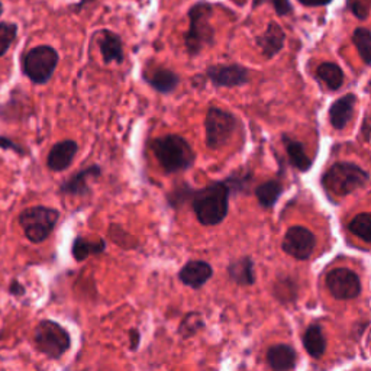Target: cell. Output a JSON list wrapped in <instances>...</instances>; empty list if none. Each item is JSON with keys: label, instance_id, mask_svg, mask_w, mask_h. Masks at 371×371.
<instances>
[{"label": "cell", "instance_id": "obj_1", "mask_svg": "<svg viewBox=\"0 0 371 371\" xmlns=\"http://www.w3.org/2000/svg\"><path fill=\"white\" fill-rule=\"evenodd\" d=\"M231 189L227 182H213L202 189H193L191 209L203 227H215L228 215Z\"/></svg>", "mask_w": 371, "mask_h": 371}, {"label": "cell", "instance_id": "obj_2", "mask_svg": "<svg viewBox=\"0 0 371 371\" xmlns=\"http://www.w3.org/2000/svg\"><path fill=\"white\" fill-rule=\"evenodd\" d=\"M156 160L167 175H177L193 167L196 154L191 145L179 134H167L151 142Z\"/></svg>", "mask_w": 371, "mask_h": 371}, {"label": "cell", "instance_id": "obj_3", "mask_svg": "<svg viewBox=\"0 0 371 371\" xmlns=\"http://www.w3.org/2000/svg\"><path fill=\"white\" fill-rule=\"evenodd\" d=\"M213 6L208 2L194 4L189 12V30L184 35V45L189 56H199L205 48L213 45L215 30L210 25Z\"/></svg>", "mask_w": 371, "mask_h": 371}, {"label": "cell", "instance_id": "obj_4", "mask_svg": "<svg viewBox=\"0 0 371 371\" xmlns=\"http://www.w3.org/2000/svg\"><path fill=\"white\" fill-rule=\"evenodd\" d=\"M368 172H365L360 165L341 161L334 164L322 177V186L328 193L344 197L353 191L364 187L368 183Z\"/></svg>", "mask_w": 371, "mask_h": 371}, {"label": "cell", "instance_id": "obj_5", "mask_svg": "<svg viewBox=\"0 0 371 371\" xmlns=\"http://www.w3.org/2000/svg\"><path fill=\"white\" fill-rule=\"evenodd\" d=\"M60 220V212L48 206H31L18 216V224L32 244H41L51 235Z\"/></svg>", "mask_w": 371, "mask_h": 371}, {"label": "cell", "instance_id": "obj_6", "mask_svg": "<svg viewBox=\"0 0 371 371\" xmlns=\"http://www.w3.org/2000/svg\"><path fill=\"white\" fill-rule=\"evenodd\" d=\"M34 344L46 358L60 360L71 347V337L56 320L42 319L34 329Z\"/></svg>", "mask_w": 371, "mask_h": 371}, {"label": "cell", "instance_id": "obj_7", "mask_svg": "<svg viewBox=\"0 0 371 371\" xmlns=\"http://www.w3.org/2000/svg\"><path fill=\"white\" fill-rule=\"evenodd\" d=\"M60 61L57 49L51 45L31 48L22 58V71L34 84H46L53 79Z\"/></svg>", "mask_w": 371, "mask_h": 371}, {"label": "cell", "instance_id": "obj_8", "mask_svg": "<svg viewBox=\"0 0 371 371\" xmlns=\"http://www.w3.org/2000/svg\"><path fill=\"white\" fill-rule=\"evenodd\" d=\"M239 125L237 116L220 108H209L205 119L206 145L210 150H220L234 137Z\"/></svg>", "mask_w": 371, "mask_h": 371}, {"label": "cell", "instance_id": "obj_9", "mask_svg": "<svg viewBox=\"0 0 371 371\" xmlns=\"http://www.w3.org/2000/svg\"><path fill=\"white\" fill-rule=\"evenodd\" d=\"M327 287L335 299L350 301L361 293L358 276L350 268H335L327 276Z\"/></svg>", "mask_w": 371, "mask_h": 371}, {"label": "cell", "instance_id": "obj_10", "mask_svg": "<svg viewBox=\"0 0 371 371\" xmlns=\"http://www.w3.org/2000/svg\"><path fill=\"white\" fill-rule=\"evenodd\" d=\"M205 76L215 87H238L250 82L249 70L239 64L210 65Z\"/></svg>", "mask_w": 371, "mask_h": 371}, {"label": "cell", "instance_id": "obj_11", "mask_svg": "<svg viewBox=\"0 0 371 371\" xmlns=\"http://www.w3.org/2000/svg\"><path fill=\"white\" fill-rule=\"evenodd\" d=\"M315 235L303 227H291L283 239V250L298 260H306L315 249Z\"/></svg>", "mask_w": 371, "mask_h": 371}, {"label": "cell", "instance_id": "obj_12", "mask_svg": "<svg viewBox=\"0 0 371 371\" xmlns=\"http://www.w3.org/2000/svg\"><path fill=\"white\" fill-rule=\"evenodd\" d=\"M142 79L160 94L176 92L180 84L179 74L163 65H148V68L142 73Z\"/></svg>", "mask_w": 371, "mask_h": 371}, {"label": "cell", "instance_id": "obj_13", "mask_svg": "<svg viewBox=\"0 0 371 371\" xmlns=\"http://www.w3.org/2000/svg\"><path fill=\"white\" fill-rule=\"evenodd\" d=\"M102 167L101 165H89L80 170L76 175L71 176L67 182L60 186V193L73 197H84L90 193V182L101 177Z\"/></svg>", "mask_w": 371, "mask_h": 371}, {"label": "cell", "instance_id": "obj_14", "mask_svg": "<svg viewBox=\"0 0 371 371\" xmlns=\"http://www.w3.org/2000/svg\"><path fill=\"white\" fill-rule=\"evenodd\" d=\"M213 276V268L209 263L202 260L187 261L179 271V280L183 286L193 290H199L203 287Z\"/></svg>", "mask_w": 371, "mask_h": 371}, {"label": "cell", "instance_id": "obj_15", "mask_svg": "<svg viewBox=\"0 0 371 371\" xmlns=\"http://www.w3.org/2000/svg\"><path fill=\"white\" fill-rule=\"evenodd\" d=\"M77 151H79V145L73 139H64L54 144L46 157L48 168L56 172H61L67 170L73 164L74 158H76Z\"/></svg>", "mask_w": 371, "mask_h": 371}, {"label": "cell", "instance_id": "obj_16", "mask_svg": "<svg viewBox=\"0 0 371 371\" xmlns=\"http://www.w3.org/2000/svg\"><path fill=\"white\" fill-rule=\"evenodd\" d=\"M97 46L101 49L105 64H122L125 61L122 39L118 34L112 32L111 30H102L97 34Z\"/></svg>", "mask_w": 371, "mask_h": 371}, {"label": "cell", "instance_id": "obj_17", "mask_svg": "<svg viewBox=\"0 0 371 371\" xmlns=\"http://www.w3.org/2000/svg\"><path fill=\"white\" fill-rule=\"evenodd\" d=\"M286 35L283 28L276 22H270L265 32L257 38V45L267 58L276 57L284 46Z\"/></svg>", "mask_w": 371, "mask_h": 371}, {"label": "cell", "instance_id": "obj_18", "mask_svg": "<svg viewBox=\"0 0 371 371\" xmlns=\"http://www.w3.org/2000/svg\"><path fill=\"white\" fill-rule=\"evenodd\" d=\"M356 102V94H347L332 103V106L329 108V119L335 130H344L348 125V122L354 115Z\"/></svg>", "mask_w": 371, "mask_h": 371}, {"label": "cell", "instance_id": "obj_19", "mask_svg": "<svg viewBox=\"0 0 371 371\" xmlns=\"http://www.w3.org/2000/svg\"><path fill=\"white\" fill-rule=\"evenodd\" d=\"M106 251V241L96 239L90 241L83 237H76L71 245V256L77 263H83L92 256H101Z\"/></svg>", "mask_w": 371, "mask_h": 371}, {"label": "cell", "instance_id": "obj_20", "mask_svg": "<svg viewBox=\"0 0 371 371\" xmlns=\"http://www.w3.org/2000/svg\"><path fill=\"white\" fill-rule=\"evenodd\" d=\"M267 361L275 371H289L294 367L296 353L290 345H275L267 351Z\"/></svg>", "mask_w": 371, "mask_h": 371}, {"label": "cell", "instance_id": "obj_21", "mask_svg": "<svg viewBox=\"0 0 371 371\" xmlns=\"http://www.w3.org/2000/svg\"><path fill=\"white\" fill-rule=\"evenodd\" d=\"M229 279L239 286H251L256 282L254 264L250 257H242L228 265Z\"/></svg>", "mask_w": 371, "mask_h": 371}, {"label": "cell", "instance_id": "obj_22", "mask_svg": "<svg viewBox=\"0 0 371 371\" xmlns=\"http://www.w3.org/2000/svg\"><path fill=\"white\" fill-rule=\"evenodd\" d=\"M283 144L286 148V153L289 156L290 164L298 168L299 171H309V168L312 167V160L308 157L306 150H305V145L299 141H294L289 137H283Z\"/></svg>", "mask_w": 371, "mask_h": 371}, {"label": "cell", "instance_id": "obj_23", "mask_svg": "<svg viewBox=\"0 0 371 371\" xmlns=\"http://www.w3.org/2000/svg\"><path fill=\"white\" fill-rule=\"evenodd\" d=\"M283 193V184L280 180H268L256 189V196L263 208H273Z\"/></svg>", "mask_w": 371, "mask_h": 371}, {"label": "cell", "instance_id": "obj_24", "mask_svg": "<svg viewBox=\"0 0 371 371\" xmlns=\"http://www.w3.org/2000/svg\"><path fill=\"white\" fill-rule=\"evenodd\" d=\"M303 345L309 356L313 358L322 357L327 348V341L324 337L322 329H320L319 325H312L303 335Z\"/></svg>", "mask_w": 371, "mask_h": 371}, {"label": "cell", "instance_id": "obj_25", "mask_svg": "<svg viewBox=\"0 0 371 371\" xmlns=\"http://www.w3.org/2000/svg\"><path fill=\"white\" fill-rule=\"evenodd\" d=\"M317 77L325 83V86L335 92L344 84V71L335 63H324L320 64L316 70Z\"/></svg>", "mask_w": 371, "mask_h": 371}, {"label": "cell", "instance_id": "obj_26", "mask_svg": "<svg viewBox=\"0 0 371 371\" xmlns=\"http://www.w3.org/2000/svg\"><path fill=\"white\" fill-rule=\"evenodd\" d=\"M205 328V319L201 312H189L183 316L180 327H179V335L183 339H189L194 337L197 332Z\"/></svg>", "mask_w": 371, "mask_h": 371}, {"label": "cell", "instance_id": "obj_27", "mask_svg": "<svg viewBox=\"0 0 371 371\" xmlns=\"http://www.w3.org/2000/svg\"><path fill=\"white\" fill-rule=\"evenodd\" d=\"M353 42L363 61L371 65V31L365 28H357L353 34Z\"/></svg>", "mask_w": 371, "mask_h": 371}, {"label": "cell", "instance_id": "obj_28", "mask_svg": "<svg viewBox=\"0 0 371 371\" xmlns=\"http://www.w3.org/2000/svg\"><path fill=\"white\" fill-rule=\"evenodd\" d=\"M350 231L365 242H371V213H360L350 222Z\"/></svg>", "mask_w": 371, "mask_h": 371}, {"label": "cell", "instance_id": "obj_29", "mask_svg": "<svg viewBox=\"0 0 371 371\" xmlns=\"http://www.w3.org/2000/svg\"><path fill=\"white\" fill-rule=\"evenodd\" d=\"M18 37V25L13 22H0V58L5 57Z\"/></svg>", "mask_w": 371, "mask_h": 371}, {"label": "cell", "instance_id": "obj_30", "mask_svg": "<svg viewBox=\"0 0 371 371\" xmlns=\"http://www.w3.org/2000/svg\"><path fill=\"white\" fill-rule=\"evenodd\" d=\"M251 172L250 171H239L235 172V175L229 176L228 179H225L228 187L231 189V191H245L249 189L250 183H251Z\"/></svg>", "mask_w": 371, "mask_h": 371}, {"label": "cell", "instance_id": "obj_31", "mask_svg": "<svg viewBox=\"0 0 371 371\" xmlns=\"http://www.w3.org/2000/svg\"><path fill=\"white\" fill-rule=\"evenodd\" d=\"M191 193H193V189L189 187V186H182V187H177L172 190L168 196H167V201L170 203V206L172 208H177L180 205H183L186 201L190 202L191 199Z\"/></svg>", "mask_w": 371, "mask_h": 371}, {"label": "cell", "instance_id": "obj_32", "mask_svg": "<svg viewBox=\"0 0 371 371\" xmlns=\"http://www.w3.org/2000/svg\"><path fill=\"white\" fill-rule=\"evenodd\" d=\"M348 6L358 19H365L370 13L371 0H348Z\"/></svg>", "mask_w": 371, "mask_h": 371}, {"label": "cell", "instance_id": "obj_33", "mask_svg": "<svg viewBox=\"0 0 371 371\" xmlns=\"http://www.w3.org/2000/svg\"><path fill=\"white\" fill-rule=\"evenodd\" d=\"M0 150H5V151H13V153H18L20 156H27L28 151L25 150V148L22 145H19L18 142L12 141L11 138L8 137H2L0 135Z\"/></svg>", "mask_w": 371, "mask_h": 371}, {"label": "cell", "instance_id": "obj_34", "mask_svg": "<svg viewBox=\"0 0 371 371\" xmlns=\"http://www.w3.org/2000/svg\"><path fill=\"white\" fill-rule=\"evenodd\" d=\"M270 2L273 4L275 11H276V13L279 16H286V15H289L293 11L289 0H270Z\"/></svg>", "mask_w": 371, "mask_h": 371}, {"label": "cell", "instance_id": "obj_35", "mask_svg": "<svg viewBox=\"0 0 371 371\" xmlns=\"http://www.w3.org/2000/svg\"><path fill=\"white\" fill-rule=\"evenodd\" d=\"M8 291H9V294L15 296V298H22V296L27 294V289H25V286L16 279L11 282V284L8 287Z\"/></svg>", "mask_w": 371, "mask_h": 371}, {"label": "cell", "instance_id": "obj_36", "mask_svg": "<svg viewBox=\"0 0 371 371\" xmlns=\"http://www.w3.org/2000/svg\"><path fill=\"white\" fill-rule=\"evenodd\" d=\"M139 342H141V334L137 328L130 329V348L131 351H137L139 347Z\"/></svg>", "mask_w": 371, "mask_h": 371}, {"label": "cell", "instance_id": "obj_37", "mask_svg": "<svg viewBox=\"0 0 371 371\" xmlns=\"http://www.w3.org/2000/svg\"><path fill=\"white\" fill-rule=\"evenodd\" d=\"M299 2L305 6L312 8V6H327L332 2V0H299Z\"/></svg>", "mask_w": 371, "mask_h": 371}, {"label": "cell", "instance_id": "obj_38", "mask_svg": "<svg viewBox=\"0 0 371 371\" xmlns=\"http://www.w3.org/2000/svg\"><path fill=\"white\" fill-rule=\"evenodd\" d=\"M92 2H94V0H80V4L77 5V12H80L83 8H84V5H87V4H92Z\"/></svg>", "mask_w": 371, "mask_h": 371}, {"label": "cell", "instance_id": "obj_39", "mask_svg": "<svg viewBox=\"0 0 371 371\" xmlns=\"http://www.w3.org/2000/svg\"><path fill=\"white\" fill-rule=\"evenodd\" d=\"M4 12H5V8H4V4H2V2H0V18H2V15H4Z\"/></svg>", "mask_w": 371, "mask_h": 371}]
</instances>
